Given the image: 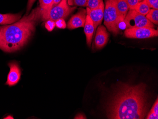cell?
<instances>
[{"label":"cell","instance_id":"1","mask_svg":"<svg viewBox=\"0 0 158 119\" xmlns=\"http://www.w3.org/2000/svg\"><path fill=\"white\" fill-rule=\"evenodd\" d=\"M145 86H125L114 96L109 107L108 118L144 119L147 112Z\"/></svg>","mask_w":158,"mask_h":119},{"label":"cell","instance_id":"2","mask_svg":"<svg viewBox=\"0 0 158 119\" xmlns=\"http://www.w3.org/2000/svg\"><path fill=\"white\" fill-rule=\"evenodd\" d=\"M42 9L37 7L30 15L14 23L0 26V49L5 52H15L27 43L32 36L35 26L41 19Z\"/></svg>","mask_w":158,"mask_h":119},{"label":"cell","instance_id":"3","mask_svg":"<svg viewBox=\"0 0 158 119\" xmlns=\"http://www.w3.org/2000/svg\"><path fill=\"white\" fill-rule=\"evenodd\" d=\"M105 1L103 17L104 24L109 31L116 35L119 32L121 23L116 7V0Z\"/></svg>","mask_w":158,"mask_h":119},{"label":"cell","instance_id":"4","mask_svg":"<svg viewBox=\"0 0 158 119\" xmlns=\"http://www.w3.org/2000/svg\"><path fill=\"white\" fill-rule=\"evenodd\" d=\"M67 1L62 0L60 3L52 7L48 12L41 15L42 20H51L56 22L61 19L66 18L76 9L75 7L69 5Z\"/></svg>","mask_w":158,"mask_h":119},{"label":"cell","instance_id":"5","mask_svg":"<svg viewBox=\"0 0 158 119\" xmlns=\"http://www.w3.org/2000/svg\"><path fill=\"white\" fill-rule=\"evenodd\" d=\"M123 23L126 24L127 29L135 28L154 27L153 23L149 21L145 16L131 10L129 11Z\"/></svg>","mask_w":158,"mask_h":119},{"label":"cell","instance_id":"6","mask_svg":"<svg viewBox=\"0 0 158 119\" xmlns=\"http://www.w3.org/2000/svg\"><path fill=\"white\" fill-rule=\"evenodd\" d=\"M124 34L129 39H143L157 37L158 32L153 28H135L126 29Z\"/></svg>","mask_w":158,"mask_h":119},{"label":"cell","instance_id":"7","mask_svg":"<svg viewBox=\"0 0 158 119\" xmlns=\"http://www.w3.org/2000/svg\"><path fill=\"white\" fill-rule=\"evenodd\" d=\"M104 8V4L102 2L96 9H90L88 7L86 9V14L92 20L94 27L95 31L97 28L101 24L103 19Z\"/></svg>","mask_w":158,"mask_h":119},{"label":"cell","instance_id":"8","mask_svg":"<svg viewBox=\"0 0 158 119\" xmlns=\"http://www.w3.org/2000/svg\"><path fill=\"white\" fill-rule=\"evenodd\" d=\"M10 68V71L9 73L6 85H8L9 87L15 86L19 82L20 79L21 72L19 66L15 62H10L8 64Z\"/></svg>","mask_w":158,"mask_h":119},{"label":"cell","instance_id":"9","mask_svg":"<svg viewBox=\"0 0 158 119\" xmlns=\"http://www.w3.org/2000/svg\"><path fill=\"white\" fill-rule=\"evenodd\" d=\"M86 17V10L83 9L79 10L78 12L70 19L67 24V27L70 30L83 27L85 24Z\"/></svg>","mask_w":158,"mask_h":119},{"label":"cell","instance_id":"10","mask_svg":"<svg viewBox=\"0 0 158 119\" xmlns=\"http://www.w3.org/2000/svg\"><path fill=\"white\" fill-rule=\"evenodd\" d=\"M109 34L103 26H99L95 37L94 44L96 49H100L105 47L109 40Z\"/></svg>","mask_w":158,"mask_h":119},{"label":"cell","instance_id":"11","mask_svg":"<svg viewBox=\"0 0 158 119\" xmlns=\"http://www.w3.org/2000/svg\"><path fill=\"white\" fill-rule=\"evenodd\" d=\"M84 28L87 44L89 47H90L92 42V38H93V34L95 30L93 22L90 18L87 15H86Z\"/></svg>","mask_w":158,"mask_h":119},{"label":"cell","instance_id":"12","mask_svg":"<svg viewBox=\"0 0 158 119\" xmlns=\"http://www.w3.org/2000/svg\"><path fill=\"white\" fill-rule=\"evenodd\" d=\"M116 7L120 23H122L129 10L128 5L126 0H116Z\"/></svg>","mask_w":158,"mask_h":119},{"label":"cell","instance_id":"13","mask_svg":"<svg viewBox=\"0 0 158 119\" xmlns=\"http://www.w3.org/2000/svg\"><path fill=\"white\" fill-rule=\"evenodd\" d=\"M20 14H0V24H10L17 22L21 18Z\"/></svg>","mask_w":158,"mask_h":119},{"label":"cell","instance_id":"14","mask_svg":"<svg viewBox=\"0 0 158 119\" xmlns=\"http://www.w3.org/2000/svg\"><path fill=\"white\" fill-rule=\"evenodd\" d=\"M150 9L151 8L148 6L145 0H143L141 2H138L137 4H136L135 6L129 10L135 11L141 15L146 16L147 13L149 12Z\"/></svg>","mask_w":158,"mask_h":119},{"label":"cell","instance_id":"15","mask_svg":"<svg viewBox=\"0 0 158 119\" xmlns=\"http://www.w3.org/2000/svg\"><path fill=\"white\" fill-rule=\"evenodd\" d=\"M39 2L42 9L41 15L47 13L53 7L54 0H39Z\"/></svg>","mask_w":158,"mask_h":119},{"label":"cell","instance_id":"16","mask_svg":"<svg viewBox=\"0 0 158 119\" xmlns=\"http://www.w3.org/2000/svg\"><path fill=\"white\" fill-rule=\"evenodd\" d=\"M145 17L152 23L158 25V10L151 9Z\"/></svg>","mask_w":158,"mask_h":119},{"label":"cell","instance_id":"17","mask_svg":"<svg viewBox=\"0 0 158 119\" xmlns=\"http://www.w3.org/2000/svg\"><path fill=\"white\" fill-rule=\"evenodd\" d=\"M88 0H68L67 3L70 6L87 7Z\"/></svg>","mask_w":158,"mask_h":119},{"label":"cell","instance_id":"18","mask_svg":"<svg viewBox=\"0 0 158 119\" xmlns=\"http://www.w3.org/2000/svg\"><path fill=\"white\" fill-rule=\"evenodd\" d=\"M103 0H88L87 7L90 9H95L98 7Z\"/></svg>","mask_w":158,"mask_h":119},{"label":"cell","instance_id":"19","mask_svg":"<svg viewBox=\"0 0 158 119\" xmlns=\"http://www.w3.org/2000/svg\"><path fill=\"white\" fill-rule=\"evenodd\" d=\"M151 9L158 10V0H145Z\"/></svg>","mask_w":158,"mask_h":119},{"label":"cell","instance_id":"20","mask_svg":"<svg viewBox=\"0 0 158 119\" xmlns=\"http://www.w3.org/2000/svg\"><path fill=\"white\" fill-rule=\"evenodd\" d=\"M55 26H56V23L53 20H47V22L45 24V27L49 32L53 31L55 28Z\"/></svg>","mask_w":158,"mask_h":119},{"label":"cell","instance_id":"21","mask_svg":"<svg viewBox=\"0 0 158 119\" xmlns=\"http://www.w3.org/2000/svg\"><path fill=\"white\" fill-rule=\"evenodd\" d=\"M56 26L60 29H65L66 27V23L64 19H58L55 22Z\"/></svg>","mask_w":158,"mask_h":119},{"label":"cell","instance_id":"22","mask_svg":"<svg viewBox=\"0 0 158 119\" xmlns=\"http://www.w3.org/2000/svg\"><path fill=\"white\" fill-rule=\"evenodd\" d=\"M143 0H126V2L127 3L129 9L132 8L133 7L137 4L138 2H141Z\"/></svg>","mask_w":158,"mask_h":119},{"label":"cell","instance_id":"23","mask_svg":"<svg viewBox=\"0 0 158 119\" xmlns=\"http://www.w3.org/2000/svg\"><path fill=\"white\" fill-rule=\"evenodd\" d=\"M151 112L154 113H155L156 114H158V99L156 100V102H155V104L153 105V107H152V109H151Z\"/></svg>","mask_w":158,"mask_h":119},{"label":"cell","instance_id":"24","mask_svg":"<svg viewBox=\"0 0 158 119\" xmlns=\"http://www.w3.org/2000/svg\"><path fill=\"white\" fill-rule=\"evenodd\" d=\"M147 119H158V114H156L154 113L150 112V113L148 114V116L146 117Z\"/></svg>","mask_w":158,"mask_h":119},{"label":"cell","instance_id":"25","mask_svg":"<svg viewBox=\"0 0 158 119\" xmlns=\"http://www.w3.org/2000/svg\"><path fill=\"white\" fill-rule=\"evenodd\" d=\"M62 0H54V2H53V7L56 6V5H57L58 3H60L61 2Z\"/></svg>","mask_w":158,"mask_h":119},{"label":"cell","instance_id":"26","mask_svg":"<svg viewBox=\"0 0 158 119\" xmlns=\"http://www.w3.org/2000/svg\"><path fill=\"white\" fill-rule=\"evenodd\" d=\"M75 119H86V117L84 116L82 114H79L78 116L75 117Z\"/></svg>","mask_w":158,"mask_h":119}]
</instances>
